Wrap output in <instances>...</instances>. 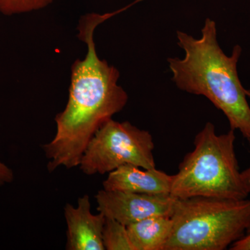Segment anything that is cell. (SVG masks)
Here are the masks:
<instances>
[{
	"label": "cell",
	"mask_w": 250,
	"mask_h": 250,
	"mask_svg": "<svg viewBox=\"0 0 250 250\" xmlns=\"http://www.w3.org/2000/svg\"><path fill=\"white\" fill-rule=\"evenodd\" d=\"M134 3L112 13L88 14L81 18L77 37L87 45L83 60L71 67L69 98L63 111L55 117L54 139L44 145L49 172L59 167L80 166L88 143L102 125L126 106L128 95L118 84L120 72L97 54L94 31L99 24L132 6Z\"/></svg>",
	"instance_id": "6da1fadb"
},
{
	"label": "cell",
	"mask_w": 250,
	"mask_h": 250,
	"mask_svg": "<svg viewBox=\"0 0 250 250\" xmlns=\"http://www.w3.org/2000/svg\"><path fill=\"white\" fill-rule=\"evenodd\" d=\"M201 33L195 39L177 31V44L185 56L167 59L172 82L181 90L208 99L227 117L231 129L250 139V106L237 71L241 47L234 46L231 56L226 55L218 43L216 24L210 18Z\"/></svg>",
	"instance_id": "7a4b0ae2"
},
{
	"label": "cell",
	"mask_w": 250,
	"mask_h": 250,
	"mask_svg": "<svg viewBox=\"0 0 250 250\" xmlns=\"http://www.w3.org/2000/svg\"><path fill=\"white\" fill-rule=\"evenodd\" d=\"M235 142V131L217 134L214 125L207 123L195 136L194 149L172 175L171 196L248 198L250 192L238 166Z\"/></svg>",
	"instance_id": "3957f363"
},
{
	"label": "cell",
	"mask_w": 250,
	"mask_h": 250,
	"mask_svg": "<svg viewBox=\"0 0 250 250\" xmlns=\"http://www.w3.org/2000/svg\"><path fill=\"white\" fill-rule=\"evenodd\" d=\"M172 232L164 250H225L250 225V200L176 199Z\"/></svg>",
	"instance_id": "277c9868"
},
{
	"label": "cell",
	"mask_w": 250,
	"mask_h": 250,
	"mask_svg": "<svg viewBox=\"0 0 250 250\" xmlns=\"http://www.w3.org/2000/svg\"><path fill=\"white\" fill-rule=\"evenodd\" d=\"M152 135L129 122L110 119L102 125L85 148L80 170L86 175L109 173L131 164L144 169L155 168Z\"/></svg>",
	"instance_id": "5b68a950"
},
{
	"label": "cell",
	"mask_w": 250,
	"mask_h": 250,
	"mask_svg": "<svg viewBox=\"0 0 250 250\" xmlns=\"http://www.w3.org/2000/svg\"><path fill=\"white\" fill-rule=\"evenodd\" d=\"M98 212L125 225L158 215H170L176 199L170 195H147L103 190L95 195Z\"/></svg>",
	"instance_id": "8992f818"
},
{
	"label": "cell",
	"mask_w": 250,
	"mask_h": 250,
	"mask_svg": "<svg viewBox=\"0 0 250 250\" xmlns=\"http://www.w3.org/2000/svg\"><path fill=\"white\" fill-rule=\"evenodd\" d=\"M64 215L67 224L66 250H105L103 233L106 217L100 212L96 215L91 213L88 195L80 197L77 207L66 204Z\"/></svg>",
	"instance_id": "52a82bcc"
},
{
	"label": "cell",
	"mask_w": 250,
	"mask_h": 250,
	"mask_svg": "<svg viewBox=\"0 0 250 250\" xmlns=\"http://www.w3.org/2000/svg\"><path fill=\"white\" fill-rule=\"evenodd\" d=\"M172 175L156 168L144 169L126 164L108 173L103 182L106 190H120L147 194L170 195Z\"/></svg>",
	"instance_id": "ba28073f"
},
{
	"label": "cell",
	"mask_w": 250,
	"mask_h": 250,
	"mask_svg": "<svg viewBox=\"0 0 250 250\" xmlns=\"http://www.w3.org/2000/svg\"><path fill=\"white\" fill-rule=\"evenodd\" d=\"M132 250H164L172 232L170 215L143 219L126 226Z\"/></svg>",
	"instance_id": "9c48e42d"
},
{
	"label": "cell",
	"mask_w": 250,
	"mask_h": 250,
	"mask_svg": "<svg viewBox=\"0 0 250 250\" xmlns=\"http://www.w3.org/2000/svg\"><path fill=\"white\" fill-rule=\"evenodd\" d=\"M103 241L106 250H132L126 226L113 218L106 217Z\"/></svg>",
	"instance_id": "30bf717a"
},
{
	"label": "cell",
	"mask_w": 250,
	"mask_h": 250,
	"mask_svg": "<svg viewBox=\"0 0 250 250\" xmlns=\"http://www.w3.org/2000/svg\"><path fill=\"white\" fill-rule=\"evenodd\" d=\"M54 0H0V13L5 16L25 14L47 7Z\"/></svg>",
	"instance_id": "8fae6325"
},
{
	"label": "cell",
	"mask_w": 250,
	"mask_h": 250,
	"mask_svg": "<svg viewBox=\"0 0 250 250\" xmlns=\"http://www.w3.org/2000/svg\"><path fill=\"white\" fill-rule=\"evenodd\" d=\"M231 250H250V225L244 236L230 246Z\"/></svg>",
	"instance_id": "7c38bea8"
},
{
	"label": "cell",
	"mask_w": 250,
	"mask_h": 250,
	"mask_svg": "<svg viewBox=\"0 0 250 250\" xmlns=\"http://www.w3.org/2000/svg\"><path fill=\"white\" fill-rule=\"evenodd\" d=\"M14 179V174L12 170L4 163L0 161V186L11 183Z\"/></svg>",
	"instance_id": "4fadbf2b"
},
{
	"label": "cell",
	"mask_w": 250,
	"mask_h": 250,
	"mask_svg": "<svg viewBox=\"0 0 250 250\" xmlns=\"http://www.w3.org/2000/svg\"><path fill=\"white\" fill-rule=\"evenodd\" d=\"M248 143H249L250 149V138L248 139ZM242 174H243V179H244L245 183H246L247 188L250 193V164L249 167L246 170L242 171Z\"/></svg>",
	"instance_id": "5bb4252c"
},
{
	"label": "cell",
	"mask_w": 250,
	"mask_h": 250,
	"mask_svg": "<svg viewBox=\"0 0 250 250\" xmlns=\"http://www.w3.org/2000/svg\"><path fill=\"white\" fill-rule=\"evenodd\" d=\"M246 94L247 97H248V98H250V90L246 89Z\"/></svg>",
	"instance_id": "9a60e30c"
}]
</instances>
